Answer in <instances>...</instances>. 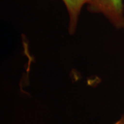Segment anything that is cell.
<instances>
[{
	"mask_svg": "<svg viewBox=\"0 0 124 124\" xmlns=\"http://www.w3.org/2000/svg\"><path fill=\"white\" fill-rule=\"evenodd\" d=\"M62 1L68 14V32L72 35L75 33L81 10L84 5H87L89 0H62Z\"/></svg>",
	"mask_w": 124,
	"mask_h": 124,
	"instance_id": "2",
	"label": "cell"
},
{
	"mask_svg": "<svg viewBox=\"0 0 124 124\" xmlns=\"http://www.w3.org/2000/svg\"><path fill=\"white\" fill-rule=\"evenodd\" d=\"M115 124H124V114L121 117V119L118 120Z\"/></svg>",
	"mask_w": 124,
	"mask_h": 124,
	"instance_id": "3",
	"label": "cell"
},
{
	"mask_svg": "<svg viewBox=\"0 0 124 124\" xmlns=\"http://www.w3.org/2000/svg\"><path fill=\"white\" fill-rule=\"evenodd\" d=\"M87 8L92 13L103 15L116 28H124L123 0H89Z\"/></svg>",
	"mask_w": 124,
	"mask_h": 124,
	"instance_id": "1",
	"label": "cell"
}]
</instances>
